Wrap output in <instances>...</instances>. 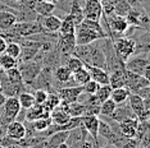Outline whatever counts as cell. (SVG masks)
<instances>
[{
    "label": "cell",
    "instance_id": "6da1fadb",
    "mask_svg": "<svg viewBox=\"0 0 150 148\" xmlns=\"http://www.w3.org/2000/svg\"><path fill=\"white\" fill-rule=\"evenodd\" d=\"M107 37L108 35L104 32L99 21H93V19L83 18L82 22L76 26V29H74V38H76L77 46L90 45L99 40L107 38Z\"/></svg>",
    "mask_w": 150,
    "mask_h": 148
},
{
    "label": "cell",
    "instance_id": "7a4b0ae2",
    "mask_svg": "<svg viewBox=\"0 0 150 148\" xmlns=\"http://www.w3.org/2000/svg\"><path fill=\"white\" fill-rule=\"evenodd\" d=\"M112 46H113V51L115 54V56L123 64L128 58H131L134 55L136 52V49H137L136 42L131 38H127V37H121V38L114 40Z\"/></svg>",
    "mask_w": 150,
    "mask_h": 148
},
{
    "label": "cell",
    "instance_id": "3957f363",
    "mask_svg": "<svg viewBox=\"0 0 150 148\" xmlns=\"http://www.w3.org/2000/svg\"><path fill=\"white\" fill-rule=\"evenodd\" d=\"M18 69L21 72L22 80L25 84H31L41 72V66L35 61H31V60L30 61H23Z\"/></svg>",
    "mask_w": 150,
    "mask_h": 148
},
{
    "label": "cell",
    "instance_id": "277c9868",
    "mask_svg": "<svg viewBox=\"0 0 150 148\" xmlns=\"http://www.w3.org/2000/svg\"><path fill=\"white\" fill-rule=\"evenodd\" d=\"M150 86V80L146 79L144 75H139L132 72L126 70V82H125V87H127L131 93H136L140 88L142 87H148Z\"/></svg>",
    "mask_w": 150,
    "mask_h": 148
},
{
    "label": "cell",
    "instance_id": "5b68a950",
    "mask_svg": "<svg viewBox=\"0 0 150 148\" xmlns=\"http://www.w3.org/2000/svg\"><path fill=\"white\" fill-rule=\"evenodd\" d=\"M150 65L148 56H134V58H128L125 63V69L128 72H132L139 75H142L145 69Z\"/></svg>",
    "mask_w": 150,
    "mask_h": 148
},
{
    "label": "cell",
    "instance_id": "8992f818",
    "mask_svg": "<svg viewBox=\"0 0 150 148\" xmlns=\"http://www.w3.org/2000/svg\"><path fill=\"white\" fill-rule=\"evenodd\" d=\"M82 10L85 18L100 21L101 15H103V3L101 0H86Z\"/></svg>",
    "mask_w": 150,
    "mask_h": 148
},
{
    "label": "cell",
    "instance_id": "52a82bcc",
    "mask_svg": "<svg viewBox=\"0 0 150 148\" xmlns=\"http://www.w3.org/2000/svg\"><path fill=\"white\" fill-rule=\"evenodd\" d=\"M83 93L82 86H69V87H64V88L59 89V96L60 102L63 103H72L78 101V98L81 97V95Z\"/></svg>",
    "mask_w": 150,
    "mask_h": 148
},
{
    "label": "cell",
    "instance_id": "ba28073f",
    "mask_svg": "<svg viewBox=\"0 0 150 148\" xmlns=\"http://www.w3.org/2000/svg\"><path fill=\"white\" fill-rule=\"evenodd\" d=\"M3 106H4V120H6L8 123L16 120V117L21 112V105H19L18 98L16 96H11L5 98Z\"/></svg>",
    "mask_w": 150,
    "mask_h": 148
},
{
    "label": "cell",
    "instance_id": "9c48e42d",
    "mask_svg": "<svg viewBox=\"0 0 150 148\" xmlns=\"http://www.w3.org/2000/svg\"><path fill=\"white\" fill-rule=\"evenodd\" d=\"M137 125H139V119L136 116L127 117V119H125V120H122V121L118 123L119 133H121L125 138H128V139L136 138Z\"/></svg>",
    "mask_w": 150,
    "mask_h": 148
},
{
    "label": "cell",
    "instance_id": "30bf717a",
    "mask_svg": "<svg viewBox=\"0 0 150 148\" xmlns=\"http://www.w3.org/2000/svg\"><path fill=\"white\" fill-rule=\"evenodd\" d=\"M99 115H83L82 116V126L85 128L86 133L91 135L94 139L95 144H98V132H99V124L100 119L98 117Z\"/></svg>",
    "mask_w": 150,
    "mask_h": 148
},
{
    "label": "cell",
    "instance_id": "8fae6325",
    "mask_svg": "<svg viewBox=\"0 0 150 148\" xmlns=\"http://www.w3.org/2000/svg\"><path fill=\"white\" fill-rule=\"evenodd\" d=\"M5 134L14 140H22V139H25L27 135V129H26V126L23 125V123L13 120V121L8 123V125H6Z\"/></svg>",
    "mask_w": 150,
    "mask_h": 148
},
{
    "label": "cell",
    "instance_id": "7c38bea8",
    "mask_svg": "<svg viewBox=\"0 0 150 148\" xmlns=\"http://www.w3.org/2000/svg\"><path fill=\"white\" fill-rule=\"evenodd\" d=\"M85 68L90 74V79L95 80L99 84H109V73L105 69L90 65V64H85Z\"/></svg>",
    "mask_w": 150,
    "mask_h": 148
},
{
    "label": "cell",
    "instance_id": "4fadbf2b",
    "mask_svg": "<svg viewBox=\"0 0 150 148\" xmlns=\"http://www.w3.org/2000/svg\"><path fill=\"white\" fill-rule=\"evenodd\" d=\"M76 47V38H74V33H68V35H59L58 40V49L63 54H73V50Z\"/></svg>",
    "mask_w": 150,
    "mask_h": 148
},
{
    "label": "cell",
    "instance_id": "5bb4252c",
    "mask_svg": "<svg viewBox=\"0 0 150 148\" xmlns=\"http://www.w3.org/2000/svg\"><path fill=\"white\" fill-rule=\"evenodd\" d=\"M126 82V69L119 68L115 69L113 72L109 73V86L113 88H118V87H125Z\"/></svg>",
    "mask_w": 150,
    "mask_h": 148
},
{
    "label": "cell",
    "instance_id": "9a60e30c",
    "mask_svg": "<svg viewBox=\"0 0 150 148\" xmlns=\"http://www.w3.org/2000/svg\"><path fill=\"white\" fill-rule=\"evenodd\" d=\"M50 119H52V124H54V125H64V124H67L69 121L71 116H69V114L59 105L50 112Z\"/></svg>",
    "mask_w": 150,
    "mask_h": 148
},
{
    "label": "cell",
    "instance_id": "2e32d148",
    "mask_svg": "<svg viewBox=\"0 0 150 148\" xmlns=\"http://www.w3.org/2000/svg\"><path fill=\"white\" fill-rule=\"evenodd\" d=\"M128 22L125 17H121V15H113L110 17L109 19V27L110 29L113 31L114 33H125L126 31L128 29Z\"/></svg>",
    "mask_w": 150,
    "mask_h": 148
},
{
    "label": "cell",
    "instance_id": "e0dca14e",
    "mask_svg": "<svg viewBox=\"0 0 150 148\" xmlns=\"http://www.w3.org/2000/svg\"><path fill=\"white\" fill-rule=\"evenodd\" d=\"M50 112L44 109L42 105H37L35 103L33 106H31L30 109H27V114H26V120L30 123L35 121V120L40 119V117H49Z\"/></svg>",
    "mask_w": 150,
    "mask_h": 148
},
{
    "label": "cell",
    "instance_id": "ac0fdd59",
    "mask_svg": "<svg viewBox=\"0 0 150 148\" xmlns=\"http://www.w3.org/2000/svg\"><path fill=\"white\" fill-rule=\"evenodd\" d=\"M132 116H135L134 115V112H132V110H131V107H129L128 103H121V105H117V107H115V110H114V112L112 114V119L114 120V121H122V120H125V119H127V117H132Z\"/></svg>",
    "mask_w": 150,
    "mask_h": 148
},
{
    "label": "cell",
    "instance_id": "d6986e66",
    "mask_svg": "<svg viewBox=\"0 0 150 148\" xmlns=\"http://www.w3.org/2000/svg\"><path fill=\"white\" fill-rule=\"evenodd\" d=\"M17 23V15L11 12H0V31H8Z\"/></svg>",
    "mask_w": 150,
    "mask_h": 148
},
{
    "label": "cell",
    "instance_id": "ffe728a7",
    "mask_svg": "<svg viewBox=\"0 0 150 148\" xmlns=\"http://www.w3.org/2000/svg\"><path fill=\"white\" fill-rule=\"evenodd\" d=\"M60 24H62V19L58 18L57 15H45L42 21V27L45 31L49 32H58L60 28Z\"/></svg>",
    "mask_w": 150,
    "mask_h": 148
},
{
    "label": "cell",
    "instance_id": "44dd1931",
    "mask_svg": "<svg viewBox=\"0 0 150 148\" xmlns=\"http://www.w3.org/2000/svg\"><path fill=\"white\" fill-rule=\"evenodd\" d=\"M131 95L129 89L127 87H118V88H113L110 92V98L114 101L117 105H121L123 102H127L128 96Z\"/></svg>",
    "mask_w": 150,
    "mask_h": 148
},
{
    "label": "cell",
    "instance_id": "7402d4cb",
    "mask_svg": "<svg viewBox=\"0 0 150 148\" xmlns=\"http://www.w3.org/2000/svg\"><path fill=\"white\" fill-rule=\"evenodd\" d=\"M55 8H57V5H55V4L42 1V0H36L35 6H33L35 12H36L39 15H41V17H45V15L52 14V13L55 10Z\"/></svg>",
    "mask_w": 150,
    "mask_h": 148
},
{
    "label": "cell",
    "instance_id": "603a6c76",
    "mask_svg": "<svg viewBox=\"0 0 150 148\" xmlns=\"http://www.w3.org/2000/svg\"><path fill=\"white\" fill-rule=\"evenodd\" d=\"M74 29H76V23H74L73 17L68 13L66 15V18L62 21V24H60L59 32L60 35H68V33H74Z\"/></svg>",
    "mask_w": 150,
    "mask_h": 148
},
{
    "label": "cell",
    "instance_id": "cb8c5ba5",
    "mask_svg": "<svg viewBox=\"0 0 150 148\" xmlns=\"http://www.w3.org/2000/svg\"><path fill=\"white\" fill-rule=\"evenodd\" d=\"M54 77H55V79L59 83H63L64 84V83H68L72 80V72H71L66 65L58 66L55 69V72H54Z\"/></svg>",
    "mask_w": 150,
    "mask_h": 148
},
{
    "label": "cell",
    "instance_id": "d4e9b609",
    "mask_svg": "<svg viewBox=\"0 0 150 148\" xmlns=\"http://www.w3.org/2000/svg\"><path fill=\"white\" fill-rule=\"evenodd\" d=\"M110 92H112V87L109 84H100V87H99L98 91L95 92L94 98L99 105H100V103L104 102L105 100L110 98Z\"/></svg>",
    "mask_w": 150,
    "mask_h": 148
},
{
    "label": "cell",
    "instance_id": "484cf974",
    "mask_svg": "<svg viewBox=\"0 0 150 148\" xmlns=\"http://www.w3.org/2000/svg\"><path fill=\"white\" fill-rule=\"evenodd\" d=\"M115 107H117V103H115L112 98L105 100L104 102H101L100 105H99V115H101V116H112V114L114 112Z\"/></svg>",
    "mask_w": 150,
    "mask_h": 148
},
{
    "label": "cell",
    "instance_id": "4316f807",
    "mask_svg": "<svg viewBox=\"0 0 150 148\" xmlns=\"http://www.w3.org/2000/svg\"><path fill=\"white\" fill-rule=\"evenodd\" d=\"M72 80L74 82V84L83 86L85 83H87L88 80H90V74H88L86 68L83 66L82 69H78L76 72L72 73Z\"/></svg>",
    "mask_w": 150,
    "mask_h": 148
},
{
    "label": "cell",
    "instance_id": "83f0119b",
    "mask_svg": "<svg viewBox=\"0 0 150 148\" xmlns=\"http://www.w3.org/2000/svg\"><path fill=\"white\" fill-rule=\"evenodd\" d=\"M69 14L73 17L76 26L80 24V23L82 22V19L85 18L83 10H82V8L80 6L78 0H72V5H71V9H69Z\"/></svg>",
    "mask_w": 150,
    "mask_h": 148
},
{
    "label": "cell",
    "instance_id": "f1b7e54d",
    "mask_svg": "<svg viewBox=\"0 0 150 148\" xmlns=\"http://www.w3.org/2000/svg\"><path fill=\"white\" fill-rule=\"evenodd\" d=\"M18 65V60L12 58L11 55H8L5 51L0 54V69L3 70H8L12 68H16Z\"/></svg>",
    "mask_w": 150,
    "mask_h": 148
},
{
    "label": "cell",
    "instance_id": "f546056e",
    "mask_svg": "<svg viewBox=\"0 0 150 148\" xmlns=\"http://www.w3.org/2000/svg\"><path fill=\"white\" fill-rule=\"evenodd\" d=\"M18 102L21 105V109H30L31 106L35 105V98H33V95L30 92H21L18 95Z\"/></svg>",
    "mask_w": 150,
    "mask_h": 148
},
{
    "label": "cell",
    "instance_id": "4dcf8cb0",
    "mask_svg": "<svg viewBox=\"0 0 150 148\" xmlns=\"http://www.w3.org/2000/svg\"><path fill=\"white\" fill-rule=\"evenodd\" d=\"M59 105H60V98L58 95H55V93H47L46 101L42 103L44 109H45L47 112H52V111Z\"/></svg>",
    "mask_w": 150,
    "mask_h": 148
},
{
    "label": "cell",
    "instance_id": "1f68e13d",
    "mask_svg": "<svg viewBox=\"0 0 150 148\" xmlns=\"http://www.w3.org/2000/svg\"><path fill=\"white\" fill-rule=\"evenodd\" d=\"M5 72V75L8 78L9 82H12L13 84H25L22 80V75H21V72H19L18 66L16 68H12V69H8V70H4Z\"/></svg>",
    "mask_w": 150,
    "mask_h": 148
},
{
    "label": "cell",
    "instance_id": "d6a6232c",
    "mask_svg": "<svg viewBox=\"0 0 150 148\" xmlns=\"http://www.w3.org/2000/svg\"><path fill=\"white\" fill-rule=\"evenodd\" d=\"M21 45H19L18 42H8L6 43V47H5V52L8 54V55H11L12 58H14L18 60L21 58Z\"/></svg>",
    "mask_w": 150,
    "mask_h": 148
},
{
    "label": "cell",
    "instance_id": "836d02e7",
    "mask_svg": "<svg viewBox=\"0 0 150 148\" xmlns=\"http://www.w3.org/2000/svg\"><path fill=\"white\" fill-rule=\"evenodd\" d=\"M33 124V129L36 130V132H45V130L52 125V119L49 117H40V119L35 120V121H32Z\"/></svg>",
    "mask_w": 150,
    "mask_h": 148
},
{
    "label": "cell",
    "instance_id": "e575fe53",
    "mask_svg": "<svg viewBox=\"0 0 150 148\" xmlns=\"http://www.w3.org/2000/svg\"><path fill=\"white\" fill-rule=\"evenodd\" d=\"M66 66L73 73V72H76V70H78V69H82L85 66V64H83L82 60L78 59L77 56H71V58L67 60Z\"/></svg>",
    "mask_w": 150,
    "mask_h": 148
},
{
    "label": "cell",
    "instance_id": "d590c367",
    "mask_svg": "<svg viewBox=\"0 0 150 148\" xmlns=\"http://www.w3.org/2000/svg\"><path fill=\"white\" fill-rule=\"evenodd\" d=\"M99 87H100V84H99V83H96V82H95V80H93V79H90L87 83H85V84L82 86V89H83V93H85V95H87V96H94Z\"/></svg>",
    "mask_w": 150,
    "mask_h": 148
},
{
    "label": "cell",
    "instance_id": "8d00e7d4",
    "mask_svg": "<svg viewBox=\"0 0 150 148\" xmlns=\"http://www.w3.org/2000/svg\"><path fill=\"white\" fill-rule=\"evenodd\" d=\"M32 95H33V98H35V103H37V105H42V103L46 101L47 92L45 89H37L36 88L35 93H32Z\"/></svg>",
    "mask_w": 150,
    "mask_h": 148
},
{
    "label": "cell",
    "instance_id": "74e56055",
    "mask_svg": "<svg viewBox=\"0 0 150 148\" xmlns=\"http://www.w3.org/2000/svg\"><path fill=\"white\" fill-rule=\"evenodd\" d=\"M136 95H139L142 100H149V98H150V86L140 88L137 92H136Z\"/></svg>",
    "mask_w": 150,
    "mask_h": 148
},
{
    "label": "cell",
    "instance_id": "f35d334b",
    "mask_svg": "<svg viewBox=\"0 0 150 148\" xmlns=\"http://www.w3.org/2000/svg\"><path fill=\"white\" fill-rule=\"evenodd\" d=\"M6 40L4 38V37H1L0 36V54L1 52H4L5 51V47H6Z\"/></svg>",
    "mask_w": 150,
    "mask_h": 148
},
{
    "label": "cell",
    "instance_id": "ab89813d",
    "mask_svg": "<svg viewBox=\"0 0 150 148\" xmlns=\"http://www.w3.org/2000/svg\"><path fill=\"white\" fill-rule=\"evenodd\" d=\"M5 148H21V147H19V144H18V142H14V143L9 144V146H8V147H5Z\"/></svg>",
    "mask_w": 150,
    "mask_h": 148
},
{
    "label": "cell",
    "instance_id": "60d3db41",
    "mask_svg": "<svg viewBox=\"0 0 150 148\" xmlns=\"http://www.w3.org/2000/svg\"><path fill=\"white\" fill-rule=\"evenodd\" d=\"M58 148H68V144L66 142H63V143H60L59 146H58Z\"/></svg>",
    "mask_w": 150,
    "mask_h": 148
},
{
    "label": "cell",
    "instance_id": "b9f144b4",
    "mask_svg": "<svg viewBox=\"0 0 150 148\" xmlns=\"http://www.w3.org/2000/svg\"><path fill=\"white\" fill-rule=\"evenodd\" d=\"M42 1H46V3H52V4H55L58 3V0H42Z\"/></svg>",
    "mask_w": 150,
    "mask_h": 148
},
{
    "label": "cell",
    "instance_id": "7bdbcfd3",
    "mask_svg": "<svg viewBox=\"0 0 150 148\" xmlns=\"http://www.w3.org/2000/svg\"><path fill=\"white\" fill-rule=\"evenodd\" d=\"M0 148H5V147H4V146H1V144H0Z\"/></svg>",
    "mask_w": 150,
    "mask_h": 148
},
{
    "label": "cell",
    "instance_id": "ee69618b",
    "mask_svg": "<svg viewBox=\"0 0 150 148\" xmlns=\"http://www.w3.org/2000/svg\"><path fill=\"white\" fill-rule=\"evenodd\" d=\"M136 148H142V147H141V146H137V147H136Z\"/></svg>",
    "mask_w": 150,
    "mask_h": 148
},
{
    "label": "cell",
    "instance_id": "f6af8a7d",
    "mask_svg": "<svg viewBox=\"0 0 150 148\" xmlns=\"http://www.w3.org/2000/svg\"><path fill=\"white\" fill-rule=\"evenodd\" d=\"M16 1H19V0H16Z\"/></svg>",
    "mask_w": 150,
    "mask_h": 148
},
{
    "label": "cell",
    "instance_id": "bcb514c9",
    "mask_svg": "<svg viewBox=\"0 0 150 148\" xmlns=\"http://www.w3.org/2000/svg\"><path fill=\"white\" fill-rule=\"evenodd\" d=\"M0 70H1V69H0Z\"/></svg>",
    "mask_w": 150,
    "mask_h": 148
}]
</instances>
